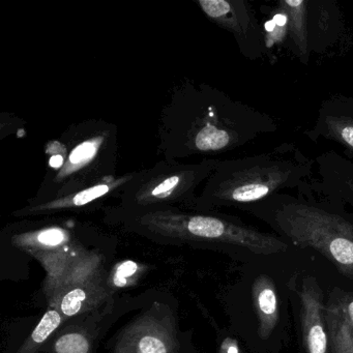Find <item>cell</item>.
Instances as JSON below:
<instances>
[{
	"label": "cell",
	"mask_w": 353,
	"mask_h": 353,
	"mask_svg": "<svg viewBox=\"0 0 353 353\" xmlns=\"http://www.w3.org/2000/svg\"><path fill=\"white\" fill-rule=\"evenodd\" d=\"M103 257L100 249L90 248L78 256L57 284L45 293L48 307L57 309L65 321L114 299L107 284L108 270Z\"/></svg>",
	"instance_id": "obj_8"
},
{
	"label": "cell",
	"mask_w": 353,
	"mask_h": 353,
	"mask_svg": "<svg viewBox=\"0 0 353 353\" xmlns=\"http://www.w3.org/2000/svg\"><path fill=\"white\" fill-rule=\"evenodd\" d=\"M148 266L135 260L125 259L113 264L108 270L107 284L113 295L117 291L136 286L146 274Z\"/></svg>",
	"instance_id": "obj_18"
},
{
	"label": "cell",
	"mask_w": 353,
	"mask_h": 353,
	"mask_svg": "<svg viewBox=\"0 0 353 353\" xmlns=\"http://www.w3.org/2000/svg\"><path fill=\"white\" fill-rule=\"evenodd\" d=\"M307 165L272 154L219 162L190 208L204 212L264 199L303 175Z\"/></svg>",
	"instance_id": "obj_4"
},
{
	"label": "cell",
	"mask_w": 353,
	"mask_h": 353,
	"mask_svg": "<svg viewBox=\"0 0 353 353\" xmlns=\"http://www.w3.org/2000/svg\"><path fill=\"white\" fill-rule=\"evenodd\" d=\"M245 107L206 83L185 80L175 86L159 121L163 160L181 162L234 150L253 136Z\"/></svg>",
	"instance_id": "obj_1"
},
{
	"label": "cell",
	"mask_w": 353,
	"mask_h": 353,
	"mask_svg": "<svg viewBox=\"0 0 353 353\" xmlns=\"http://www.w3.org/2000/svg\"><path fill=\"white\" fill-rule=\"evenodd\" d=\"M352 190H353V187H352Z\"/></svg>",
	"instance_id": "obj_23"
},
{
	"label": "cell",
	"mask_w": 353,
	"mask_h": 353,
	"mask_svg": "<svg viewBox=\"0 0 353 353\" xmlns=\"http://www.w3.org/2000/svg\"><path fill=\"white\" fill-rule=\"evenodd\" d=\"M176 312L154 301L113 336L109 353H185Z\"/></svg>",
	"instance_id": "obj_9"
},
{
	"label": "cell",
	"mask_w": 353,
	"mask_h": 353,
	"mask_svg": "<svg viewBox=\"0 0 353 353\" xmlns=\"http://www.w3.org/2000/svg\"><path fill=\"white\" fill-rule=\"evenodd\" d=\"M3 235L12 248L42 264L46 272L44 293L57 284L78 256L103 241L102 235L92 227L57 216L23 219L8 225Z\"/></svg>",
	"instance_id": "obj_5"
},
{
	"label": "cell",
	"mask_w": 353,
	"mask_h": 353,
	"mask_svg": "<svg viewBox=\"0 0 353 353\" xmlns=\"http://www.w3.org/2000/svg\"><path fill=\"white\" fill-rule=\"evenodd\" d=\"M220 160L210 159L194 164L162 160L152 168L135 171L119 198L115 208L143 212L161 208H190Z\"/></svg>",
	"instance_id": "obj_6"
},
{
	"label": "cell",
	"mask_w": 353,
	"mask_h": 353,
	"mask_svg": "<svg viewBox=\"0 0 353 353\" xmlns=\"http://www.w3.org/2000/svg\"><path fill=\"white\" fill-rule=\"evenodd\" d=\"M252 299L258 318V336L268 340L279 321V301L276 286L266 274L256 278L252 285Z\"/></svg>",
	"instance_id": "obj_14"
},
{
	"label": "cell",
	"mask_w": 353,
	"mask_h": 353,
	"mask_svg": "<svg viewBox=\"0 0 353 353\" xmlns=\"http://www.w3.org/2000/svg\"><path fill=\"white\" fill-rule=\"evenodd\" d=\"M281 232L299 248H311L353 280V224L307 204H289L276 216Z\"/></svg>",
	"instance_id": "obj_7"
},
{
	"label": "cell",
	"mask_w": 353,
	"mask_h": 353,
	"mask_svg": "<svg viewBox=\"0 0 353 353\" xmlns=\"http://www.w3.org/2000/svg\"><path fill=\"white\" fill-rule=\"evenodd\" d=\"M104 221L162 245H231L259 255H274L288 249L287 243L274 235L259 232L216 212L195 208L173 206L123 212L114 206H106Z\"/></svg>",
	"instance_id": "obj_2"
},
{
	"label": "cell",
	"mask_w": 353,
	"mask_h": 353,
	"mask_svg": "<svg viewBox=\"0 0 353 353\" xmlns=\"http://www.w3.org/2000/svg\"><path fill=\"white\" fill-rule=\"evenodd\" d=\"M301 322L305 353H330L323 293L313 278L303 281L299 291Z\"/></svg>",
	"instance_id": "obj_12"
},
{
	"label": "cell",
	"mask_w": 353,
	"mask_h": 353,
	"mask_svg": "<svg viewBox=\"0 0 353 353\" xmlns=\"http://www.w3.org/2000/svg\"><path fill=\"white\" fill-rule=\"evenodd\" d=\"M326 325L330 339V353H353V327L347 321L338 303L325 309Z\"/></svg>",
	"instance_id": "obj_15"
},
{
	"label": "cell",
	"mask_w": 353,
	"mask_h": 353,
	"mask_svg": "<svg viewBox=\"0 0 353 353\" xmlns=\"http://www.w3.org/2000/svg\"><path fill=\"white\" fill-rule=\"evenodd\" d=\"M117 301L65 321L41 353H96L109 326L114 321Z\"/></svg>",
	"instance_id": "obj_11"
},
{
	"label": "cell",
	"mask_w": 353,
	"mask_h": 353,
	"mask_svg": "<svg viewBox=\"0 0 353 353\" xmlns=\"http://www.w3.org/2000/svg\"><path fill=\"white\" fill-rule=\"evenodd\" d=\"M326 135L353 150V119L346 117H327L324 121Z\"/></svg>",
	"instance_id": "obj_19"
},
{
	"label": "cell",
	"mask_w": 353,
	"mask_h": 353,
	"mask_svg": "<svg viewBox=\"0 0 353 353\" xmlns=\"http://www.w3.org/2000/svg\"><path fill=\"white\" fill-rule=\"evenodd\" d=\"M336 303L340 305L347 321L353 327V297L348 294L343 295L342 299H339Z\"/></svg>",
	"instance_id": "obj_21"
},
{
	"label": "cell",
	"mask_w": 353,
	"mask_h": 353,
	"mask_svg": "<svg viewBox=\"0 0 353 353\" xmlns=\"http://www.w3.org/2000/svg\"><path fill=\"white\" fill-rule=\"evenodd\" d=\"M206 18L223 30H228L247 52L257 24L251 10L243 0H194Z\"/></svg>",
	"instance_id": "obj_13"
},
{
	"label": "cell",
	"mask_w": 353,
	"mask_h": 353,
	"mask_svg": "<svg viewBox=\"0 0 353 353\" xmlns=\"http://www.w3.org/2000/svg\"><path fill=\"white\" fill-rule=\"evenodd\" d=\"M219 353H241L239 343L232 338H225L221 343Z\"/></svg>",
	"instance_id": "obj_22"
},
{
	"label": "cell",
	"mask_w": 353,
	"mask_h": 353,
	"mask_svg": "<svg viewBox=\"0 0 353 353\" xmlns=\"http://www.w3.org/2000/svg\"><path fill=\"white\" fill-rule=\"evenodd\" d=\"M45 152L46 171L32 200L68 195L115 176L119 130L103 119L74 123L50 140Z\"/></svg>",
	"instance_id": "obj_3"
},
{
	"label": "cell",
	"mask_w": 353,
	"mask_h": 353,
	"mask_svg": "<svg viewBox=\"0 0 353 353\" xmlns=\"http://www.w3.org/2000/svg\"><path fill=\"white\" fill-rule=\"evenodd\" d=\"M134 173L117 174L68 195L45 200L30 199L26 205L12 212V216L17 219L45 218L105 208V204L109 200L119 199L121 192L134 176Z\"/></svg>",
	"instance_id": "obj_10"
},
{
	"label": "cell",
	"mask_w": 353,
	"mask_h": 353,
	"mask_svg": "<svg viewBox=\"0 0 353 353\" xmlns=\"http://www.w3.org/2000/svg\"><path fill=\"white\" fill-rule=\"evenodd\" d=\"M65 319L54 307H48L36 327L15 353H41L53 334L65 323Z\"/></svg>",
	"instance_id": "obj_17"
},
{
	"label": "cell",
	"mask_w": 353,
	"mask_h": 353,
	"mask_svg": "<svg viewBox=\"0 0 353 353\" xmlns=\"http://www.w3.org/2000/svg\"><path fill=\"white\" fill-rule=\"evenodd\" d=\"M307 3L303 0H282L280 6L288 17L289 37L301 61L307 59Z\"/></svg>",
	"instance_id": "obj_16"
},
{
	"label": "cell",
	"mask_w": 353,
	"mask_h": 353,
	"mask_svg": "<svg viewBox=\"0 0 353 353\" xmlns=\"http://www.w3.org/2000/svg\"><path fill=\"white\" fill-rule=\"evenodd\" d=\"M265 30V43L268 48L274 45H280L288 36V17L281 6L279 13L276 14L272 20L266 22Z\"/></svg>",
	"instance_id": "obj_20"
}]
</instances>
